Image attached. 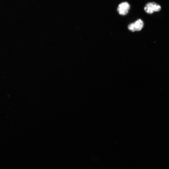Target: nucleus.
<instances>
[{"mask_svg": "<svg viewBox=\"0 0 169 169\" xmlns=\"http://www.w3.org/2000/svg\"><path fill=\"white\" fill-rule=\"evenodd\" d=\"M145 11L147 14H151L154 12H159L161 9V6L154 2L146 3L144 8Z\"/></svg>", "mask_w": 169, "mask_h": 169, "instance_id": "f257e3e1", "label": "nucleus"}, {"mask_svg": "<svg viewBox=\"0 0 169 169\" xmlns=\"http://www.w3.org/2000/svg\"><path fill=\"white\" fill-rule=\"evenodd\" d=\"M130 7V5L128 2H123L118 5L117 9V11L120 15L125 16L128 14Z\"/></svg>", "mask_w": 169, "mask_h": 169, "instance_id": "7ed1b4c3", "label": "nucleus"}, {"mask_svg": "<svg viewBox=\"0 0 169 169\" xmlns=\"http://www.w3.org/2000/svg\"><path fill=\"white\" fill-rule=\"evenodd\" d=\"M144 25L143 20L139 18L134 22L130 23L128 26V29L132 32L139 31L141 30Z\"/></svg>", "mask_w": 169, "mask_h": 169, "instance_id": "f03ea898", "label": "nucleus"}]
</instances>
